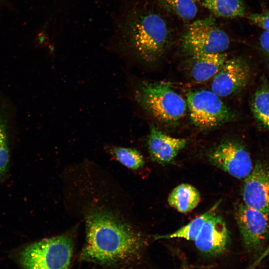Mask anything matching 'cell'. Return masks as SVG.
<instances>
[{
	"label": "cell",
	"instance_id": "d6986e66",
	"mask_svg": "<svg viewBox=\"0 0 269 269\" xmlns=\"http://www.w3.org/2000/svg\"><path fill=\"white\" fill-rule=\"evenodd\" d=\"M110 151L117 160L128 168L137 170L144 165L142 154L135 149L115 146Z\"/></svg>",
	"mask_w": 269,
	"mask_h": 269
},
{
	"label": "cell",
	"instance_id": "4fadbf2b",
	"mask_svg": "<svg viewBox=\"0 0 269 269\" xmlns=\"http://www.w3.org/2000/svg\"><path fill=\"white\" fill-rule=\"evenodd\" d=\"M189 56L188 72L197 82H204L213 78L228 58L224 52L201 53Z\"/></svg>",
	"mask_w": 269,
	"mask_h": 269
},
{
	"label": "cell",
	"instance_id": "5b68a950",
	"mask_svg": "<svg viewBox=\"0 0 269 269\" xmlns=\"http://www.w3.org/2000/svg\"><path fill=\"white\" fill-rule=\"evenodd\" d=\"M182 51L188 56L224 52L230 44L228 35L209 16L189 24L180 38Z\"/></svg>",
	"mask_w": 269,
	"mask_h": 269
},
{
	"label": "cell",
	"instance_id": "5bb4252c",
	"mask_svg": "<svg viewBox=\"0 0 269 269\" xmlns=\"http://www.w3.org/2000/svg\"><path fill=\"white\" fill-rule=\"evenodd\" d=\"M253 116L260 128L269 131V83L263 79L250 100Z\"/></svg>",
	"mask_w": 269,
	"mask_h": 269
},
{
	"label": "cell",
	"instance_id": "ffe728a7",
	"mask_svg": "<svg viewBox=\"0 0 269 269\" xmlns=\"http://www.w3.org/2000/svg\"><path fill=\"white\" fill-rule=\"evenodd\" d=\"M7 128V121L0 107V173L5 170L9 164Z\"/></svg>",
	"mask_w": 269,
	"mask_h": 269
},
{
	"label": "cell",
	"instance_id": "7c38bea8",
	"mask_svg": "<svg viewBox=\"0 0 269 269\" xmlns=\"http://www.w3.org/2000/svg\"><path fill=\"white\" fill-rule=\"evenodd\" d=\"M187 143L186 139L171 136L154 126L150 127L147 140L148 152L151 159L158 164L171 163Z\"/></svg>",
	"mask_w": 269,
	"mask_h": 269
},
{
	"label": "cell",
	"instance_id": "8992f818",
	"mask_svg": "<svg viewBox=\"0 0 269 269\" xmlns=\"http://www.w3.org/2000/svg\"><path fill=\"white\" fill-rule=\"evenodd\" d=\"M187 104L192 123L202 129H212L235 120L236 114L220 97L207 90L189 92Z\"/></svg>",
	"mask_w": 269,
	"mask_h": 269
},
{
	"label": "cell",
	"instance_id": "ac0fdd59",
	"mask_svg": "<svg viewBox=\"0 0 269 269\" xmlns=\"http://www.w3.org/2000/svg\"><path fill=\"white\" fill-rule=\"evenodd\" d=\"M166 11L184 21L194 18L198 12L196 0H156Z\"/></svg>",
	"mask_w": 269,
	"mask_h": 269
},
{
	"label": "cell",
	"instance_id": "3957f363",
	"mask_svg": "<svg viewBox=\"0 0 269 269\" xmlns=\"http://www.w3.org/2000/svg\"><path fill=\"white\" fill-rule=\"evenodd\" d=\"M135 96L145 111L158 122L169 126L177 124L186 113L187 103L166 83L143 82Z\"/></svg>",
	"mask_w": 269,
	"mask_h": 269
},
{
	"label": "cell",
	"instance_id": "8fae6325",
	"mask_svg": "<svg viewBox=\"0 0 269 269\" xmlns=\"http://www.w3.org/2000/svg\"><path fill=\"white\" fill-rule=\"evenodd\" d=\"M194 241L198 251L206 257L224 253L229 246L230 237L223 217L215 214L208 219Z\"/></svg>",
	"mask_w": 269,
	"mask_h": 269
},
{
	"label": "cell",
	"instance_id": "7a4b0ae2",
	"mask_svg": "<svg viewBox=\"0 0 269 269\" xmlns=\"http://www.w3.org/2000/svg\"><path fill=\"white\" fill-rule=\"evenodd\" d=\"M123 24L124 40L138 58L147 63L158 60L173 38L174 31L167 19L151 8L134 10Z\"/></svg>",
	"mask_w": 269,
	"mask_h": 269
},
{
	"label": "cell",
	"instance_id": "6da1fadb",
	"mask_svg": "<svg viewBox=\"0 0 269 269\" xmlns=\"http://www.w3.org/2000/svg\"><path fill=\"white\" fill-rule=\"evenodd\" d=\"M85 221L86 242L80 254L84 261L105 267L126 265L138 258L146 245L143 235L108 209H90Z\"/></svg>",
	"mask_w": 269,
	"mask_h": 269
},
{
	"label": "cell",
	"instance_id": "52a82bcc",
	"mask_svg": "<svg viewBox=\"0 0 269 269\" xmlns=\"http://www.w3.org/2000/svg\"><path fill=\"white\" fill-rule=\"evenodd\" d=\"M213 165L238 179H245L251 172L253 163L245 147L235 140H225L208 154Z\"/></svg>",
	"mask_w": 269,
	"mask_h": 269
},
{
	"label": "cell",
	"instance_id": "603a6c76",
	"mask_svg": "<svg viewBox=\"0 0 269 269\" xmlns=\"http://www.w3.org/2000/svg\"><path fill=\"white\" fill-rule=\"evenodd\" d=\"M269 255V245L265 251L261 255L258 259L249 267V269H255L260 262L267 256Z\"/></svg>",
	"mask_w": 269,
	"mask_h": 269
},
{
	"label": "cell",
	"instance_id": "ba28073f",
	"mask_svg": "<svg viewBox=\"0 0 269 269\" xmlns=\"http://www.w3.org/2000/svg\"><path fill=\"white\" fill-rule=\"evenodd\" d=\"M269 216L244 203L236 206V221L248 251H257L264 243L269 231Z\"/></svg>",
	"mask_w": 269,
	"mask_h": 269
},
{
	"label": "cell",
	"instance_id": "2e32d148",
	"mask_svg": "<svg viewBox=\"0 0 269 269\" xmlns=\"http://www.w3.org/2000/svg\"><path fill=\"white\" fill-rule=\"evenodd\" d=\"M200 3L216 16L235 18L244 16L246 5L243 0H199Z\"/></svg>",
	"mask_w": 269,
	"mask_h": 269
},
{
	"label": "cell",
	"instance_id": "9c48e42d",
	"mask_svg": "<svg viewBox=\"0 0 269 269\" xmlns=\"http://www.w3.org/2000/svg\"><path fill=\"white\" fill-rule=\"evenodd\" d=\"M251 77V67L240 57L227 58L213 77L211 91L219 97L234 95L243 89Z\"/></svg>",
	"mask_w": 269,
	"mask_h": 269
},
{
	"label": "cell",
	"instance_id": "9a60e30c",
	"mask_svg": "<svg viewBox=\"0 0 269 269\" xmlns=\"http://www.w3.org/2000/svg\"><path fill=\"white\" fill-rule=\"evenodd\" d=\"M200 198V194L195 187L189 184L182 183L172 190L167 201L178 212L187 213L197 206Z\"/></svg>",
	"mask_w": 269,
	"mask_h": 269
},
{
	"label": "cell",
	"instance_id": "7402d4cb",
	"mask_svg": "<svg viewBox=\"0 0 269 269\" xmlns=\"http://www.w3.org/2000/svg\"><path fill=\"white\" fill-rule=\"evenodd\" d=\"M261 47L269 61V32L264 31L260 38Z\"/></svg>",
	"mask_w": 269,
	"mask_h": 269
},
{
	"label": "cell",
	"instance_id": "e0dca14e",
	"mask_svg": "<svg viewBox=\"0 0 269 269\" xmlns=\"http://www.w3.org/2000/svg\"><path fill=\"white\" fill-rule=\"evenodd\" d=\"M221 200L218 201L210 209L198 217L192 220L186 225L175 232L164 235H158L155 239H169L182 238L188 241H194L200 232L205 222L216 214Z\"/></svg>",
	"mask_w": 269,
	"mask_h": 269
},
{
	"label": "cell",
	"instance_id": "30bf717a",
	"mask_svg": "<svg viewBox=\"0 0 269 269\" xmlns=\"http://www.w3.org/2000/svg\"><path fill=\"white\" fill-rule=\"evenodd\" d=\"M242 196L245 205L269 215V166L256 163L245 178Z\"/></svg>",
	"mask_w": 269,
	"mask_h": 269
},
{
	"label": "cell",
	"instance_id": "44dd1931",
	"mask_svg": "<svg viewBox=\"0 0 269 269\" xmlns=\"http://www.w3.org/2000/svg\"><path fill=\"white\" fill-rule=\"evenodd\" d=\"M247 18L265 31L269 32V11L251 13Z\"/></svg>",
	"mask_w": 269,
	"mask_h": 269
},
{
	"label": "cell",
	"instance_id": "277c9868",
	"mask_svg": "<svg viewBox=\"0 0 269 269\" xmlns=\"http://www.w3.org/2000/svg\"><path fill=\"white\" fill-rule=\"evenodd\" d=\"M74 245L68 234L42 240L22 251L20 265L23 269H69Z\"/></svg>",
	"mask_w": 269,
	"mask_h": 269
}]
</instances>
